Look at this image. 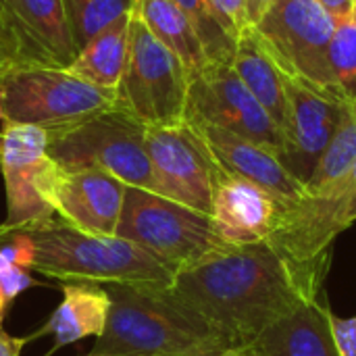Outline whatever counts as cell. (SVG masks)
<instances>
[{"mask_svg": "<svg viewBox=\"0 0 356 356\" xmlns=\"http://www.w3.org/2000/svg\"><path fill=\"white\" fill-rule=\"evenodd\" d=\"M332 254L296 261L269 242L232 246L179 271L171 290L234 348L323 296Z\"/></svg>", "mask_w": 356, "mask_h": 356, "instance_id": "obj_1", "label": "cell"}, {"mask_svg": "<svg viewBox=\"0 0 356 356\" xmlns=\"http://www.w3.org/2000/svg\"><path fill=\"white\" fill-rule=\"evenodd\" d=\"M111 311L88 356H219L234 348L171 286L108 284Z\"/></svg>", "mask_w": 356, "mask_h": 356, "instance_id": "obj_2", "label": "cell"}, {"mask_svg": "<svg viewBox=\"0 0 356 356\" xmlns=\"http://www.w3.org/2000/svg\"><path fill=\"white\" fill-rule=\"evenodd\" d=\"M25 232L33 244L31 271L71 284H163L173 286L175 271L140 246L119 238L81 232L52 219Z\"/></svg>", "mask_w": 356, "mask_h": 356, "instance_id": "obj_3", "label": "cell"}, {"mask_svg": "<svg viewBox=\"0 0 356 356\" xmlns=\"http://www.w3.org/2000/svg\"><path fill=\"white\" fill-rule=\"evenodd\" d=\"M115 236L140 246L173 269L175 275L232 248L219 236L213 217L161 194L129 186L125 188Z\"/></svg>", "mask_w": 356, "mask_h": 356, "instance_id": "obj_4", "label": "cell"}, {"mask_svg": "<svg viewBox=\"0 0 356 356\" xmlns=\"http://www.w3.org/2000/svg\"><path fill=\"white\" fill-rule=\"evenodd\" d=\"M48 156L65 171L98 169L129 188L156 192L146 125L119 106L48 131Z\"/></svg>", "mask_w": 356, "mask_h": 356, "instance_id": "obj_5", "label": "cell"}, {"mask_svg": "<svg viewBox=\"0 0 356 356\" xmlns=\"http://www.w3.org/2000/svg\"><path fill=\"white\" fill-rule=\"evenodd\" d=\"M2 113L8 123L56 131L117 106V92L77 79L58 67H10L0 75Z\"/></svg>", "mask_w": 356, "mask_h": 356, "instance_id": "obj_6", "label": "cell"}, {"mask_svg": "<svg viewBox=\"0 0 356 356\" xmlns=\"http://www.w3.org/2000/svg\"><path fill=\"white\" fill-rule=\"evenodd\" d=\"M115 92L117 106L146 127L186 123L190 73L134 15L129 19L127 60Z\"/></svg>", "mask_w": 356, "mask_h": 356, "instance_id": "obj_7", "label": "cell"}, {"mask_svg": "<svg viewBox=\"0 0 356 356\" xmlns=\"http://www.w3.org/2000/svg\"><path fill=\"white\" fill-rule=\"evenodd\" d=\"M336 25L338 21L317 0H282L254 31L284 73L342 96L327 60Z\"/></svg>", "mask_w": 356, "mask_h": 356, "instance_id": "obj_8", "label": "cell"}, {"mask_svg": "<svg viewBox=\"0 0 356 356\" xmlns=\"http://www.w3.org/2000/svg\"><path fill=\"white\" fill-rule=\"evenodd\" d=\"M0 134V171L6 188V219L0 232L56 219L48 196L58 165L48 156V131L38 125L4 121Z\"/></svg>", "mask_w": 356, "mask_h": 356, "instance_id": "obj_9", "label": "cell"}, {"mask_svg": "<svg viewBox=\"0 0 356 356\" xmlns=\"http://www.w3.org/2000/svg\"><path fill=\"white\" fill-rule=\"evenodd\" d=\"M186 121L227 129L273 150L282 161H286V134L248 92L232 69V63H211L207 69L190 77Z\"/></svg>", "mask_w": 356, "mask_h": 356, "instance_id": "obj_10", "label": "cell"}, {"mask_svg": "<svg viewBox=\"0 0 356 356\" xmlns=\"http://www.w3.org/2000/svg\"><path fill=\"white\" fill-rule=\"evenodd\" d=\"M146 150L154 173V194L211 217L221 165L200 134L190 123L146 127Z\"/></svg>", "mask_w": 356, "mask_h": 356, "instance_id": "obj_11", "label": "cell"}, {"mask_svg": "<svg viewBox=\"0 0 356 356\" xmlns=\"http://www.w3.org/2000/svg\"><path fill=\"white\" fill-rule=\"evenodd\" d=\"M356 221V163L332 188L286 207L269 244L296 261L332 254L334 240Z\"/></svg>", "mask_w": 356, "mask_h": 356, "instance_id": "obj_12", "label": "cell"}, {"mask_svg": "<svg viewBox=\"0 0 356 356\" xmlns=\"http://www.w3.org/2000/svg\"><path fill=\"white\" fill-rule=\"evenodd\" d=\"M284 90L288 100V154L284 163L307 184L340 125L344 106L353 100H344L288 73H284Z\"/></svg>", "mask_w": 356, "mask_h": 356, "instance_id": "obj_13", "label": "cell"}, {"mask_svg": "<svg viewBox=\"0 0 356 356\" xmlns=\"http://www.w3.org/2000/svg\"><path fill=\"white\" fill-rule=\"evenodd\" d=\"M0 27L10 44L15 67L67 69L79 54L63 0H4Z\"/></svg>", "mask_w": 356, "mask_h": 356, "instance_id": "obj_14", "label": "cell"}, {"mask_svg": "<svg viewBox=\"0 0 356 356\" xmlns=\"http://www.w3.org/2000/svg\"><path fill=\"white\" fill-rule=\"evenodd\" d=\"M125 184L98 169L65 171L58 167L50 186V207L65 223L100 236H115Z\"/></svg>", "mask_w": 356, "mask_h": 356, "instance_id": "obj_15", "label": "cell"}, {"mask_svg": "<svg viewBox=\"0 0 356 356\" xmlns=\"http://www.w3.org/2000/svg\"><path fill=\"white\" fill-rule=\"evenodd\" d=\"M288 204L265 188L232 175L221 167L211 217L227 244L248 246L273 238Z\"/></svg>", "mask_w": 356, "mask_h": 356, "instance_id": "obj_16", "label": "cell"}, {"mask_svg": "<svg viewBox=\"0 0 356 356\" xmlns=\"http://www.w3.org/2000/svg\"><path fill=\"white\" fill-rule=\"evenodd\" d=\"M190 123L200 134L215 161L227 173L265 188L284 202H296L307 196L305 184L284 165V161L273 150L209 123Z\"/></svg>", "mask_w": 356, "mask_h": 356, "instance_id": "obj_17", "label": "cell"}, {"mask_svg": "<svg viewBox=\"0 0 356 356\" xmlns=\"http://www.w3.org/2000/svg\"><path fill=\"white\" fill-rule=\"evenodd\" d=\"M327 315V300L319 296L267 327L244 348L254 356H340Z\"/></svg>", "mask_w": 356, "mask_h": 356, "instance_id": "obj_18", "label": "cell"}, {"mask_svg": "<svg viewBox=\"0 0 356 356\" xmlns=\"http://www.w3.org/2000/svg\"><path fill=\"white\" fill-rule=\"evenodd\" d=\"M232 69L238 73V77L248 88V92L261 102V106L271 115V119L286 134L288 100L284 90V71L280 69V65L263 44L254 27L246 29L236 40Z\"/></svg>", "mask_w": 356, "mask_h": 356, "instance_id": "obj_19", "label": "cell"}, {"mask_svg": "<svg viewBox=\"0 0 356 356\" xmlns=\"http://www.w3.org/2000/svg\"><path fill=\"white\" fill-rule=\"evenodd\" d=\"M108 311L111 296L104 286L71 282L63 286V300L44 332L54 336L56 348L75 344L83 338H100L106 327Z\"/></svg>", "mask_w": 356, "mask_h": 356, "instance_id": "obj_20", "label": "cell"}, {"mask_svg": "<svg viewBox=\"0 0 356 356\" xmlns=\"http://www.w3.org/2000/svg\"><path fill=\"white\" fill-rule=\"evenodd\" d=\"M131 15L184 63L190 77L211 65L194 23L175 0H134Z\"/></svg>", "mask_w": 356, "mask_h": 356, "instance_id": "obj_21", "label": "cell"}, {"mask_svg": "<svg viewBox=\"0 0 356 356\" xmlns=\"http://www.w3.org/2000/svg\"><path fill=\"white\" fill-rule=\"evenodd\" d=\"M129 19L131 13L113 21L100 33H96L67 67L71 75L102 90H117L129 46Z\"/></svg>", "mask_w": 356, "mask_h": 356, "instance_id": "obj_22", "label": "cell"}, {"mask_svg": "<svg viewBox=\"0 0 356 356\" xmlns=\"http://www.w3.org/2000/svg\"><path fill=\"white\" fill-rule=\"evenodd\" d=\"M356 163V102L344 106L340 125L330 140L325 152L321 154L317 167L305 184L307 196L321 194L323 190L338 184Z\"/></svg>", "mask_w": 356, "mask_h": 356, "instance_id": "obj_23", "label": "cell"}, {"mask_svg": "<svg viewBox=\"0 0 356 356\" xmlns=\"http://www.w3.org/2000/svg\"><path fill=\"white\" fill-rule=\"evenodd\" d=\"M134 0H63L65 17L77 50L113 21L131 13Z\"/></svg>", "mask_w": 356, "mask_h": 356, "instance_id": "obj_24", "label": "cell"}, {"mask_svg": "<svg viewBox=\"0 0 356 356\" xmlns=\"http://www.w3.org/2000/svg\"><path fill=\"white\" fill-rule=\"evenodd\" d=\"M327 60L334 81L346 100H356V21H338L327 48Z\"/></svg>", "mask_w": 356, "mask_h": 356, "instance_id": "obj_25", "label": "cell"}, {"mask_svg": "<svg viewBox=\"0 0 356 356\" xmlns=\"http://www.w3.org/2000/svg\"><path fill=\"white\" fill-rule=\"evenodd\" d=\"M175 4L194 23V27L202 40V46L207 50L209 60L211 63H232L236 42L215 21V17L209 10L207 0H175Z\"/></svg>", "mask_w": 356, "mask_h": 356, "instance_id": "obj_26", "label": "cell"}, {"mask_svg": "<svg viewBox=\"0 0 356 356\" xmlns=\"http://www.w3.org/2000/svg\"><path fill=\"white\" fill-rule=\"evenodd\" d=\"M31 286H35V280L29 275V271L15 267L0 254V325L15 298L21 296Z\"/></svg>", "mask_w": 356, "mask_h": 356, "instance_id": "obj_27", "label": "cell"}, {"mask_svg": "<svg viewBox=\"0 0 356 356\" xmlns=\"http://www.w3.org/2000/svg\"><path fill=\"white\" fill-rule=\"evenodd\" d=\"M207 4L215 21L234 42L246 29H250L246 17V0H207Z\"/></svg>", "mask_w": 356, "mask_h": 356, "instance_id": "obj_28", "label": "cell"}, {"mask_svg": "<svg viewBox=\"0 0 356 356\" xmlns=\"http://www.w3.org/2000/svg\"><path fill=\"white\" fill-rule=\"evenodd\" d=\"M330 330L340 356H356V315L338 317L330 311Z\"/></svg>", "mask_w": 356, "mask_h": 356, "instance_id": "obj_29", "label": "cell"}, {"mask_svg": "<svg viewBox=\"0 0 356 356\" xmlns=\"http://www.w3.org/2000/svg\"><path fill=\"white\" fill-rule=\"evenodd\" d=\"M282 0H246V17L248 25L254 27L271 8H275Z\"/></svg>", "mask_w": 356, "mask_h": 356, "instance_id": "obj_30", "label": "cell"}, {"mask_svg": "<svg viewBox=\"0 0 356 356\" xmlns=\"http://www.w3.org/2000/svg\"><path fill=\"white\" fill-rule=\"evenodd\" d=\"M25 342V338H13L0 325V356H21Z\"/></svg>", "mask_w": 356, "mask_h": 356, "instance_id": "obj_31", "label": "cell"}, {"mask_svg": "<svg viewBox=\"0 0 356 356\" xmlns=\"http://www.w3.org/2000/svg\"><path fill=\"white\" fill-rule=\"evenodd\" d=\"M336 21H342L350 17L353 13V0H317Z\"/></svg>", "mask_w": 356, "mask_h": 356, "instance_id": "obj_32", "label": "cell"}, {"mask_svg": "<svg viewBox=\"0 0 356 356\" xmlns=\"http://www.w3.org/2000/svg\"><path fill=\"white\" fill-rule=\"evenodd\" d=\"M10 67H15V56H13V50H10V44L0 27V75L4 71H8Z\"/></svg>", "mask_w": 356, "mask_h": 356, "instance_id": "obj_33", "label": "cell"}, {"mask_svg": "<svg viewBox=\"0 0 356 356\" xmlns=\"http://www.w3.org/2000/svg\"><path fill=\"white\" fill-rule=\"evenodd\" d=\"M4 119V113H2V90H0V121Z\"/></svg>", "mask_w": 356, "mask_h": 356, "instance_id": "obj_34", "label": "cell"}, {"mask_svg": "<svg viewBox=\"0 0 356 356\" xmlns=\"http://www.w3.org/2000/svg\"><path fill=\"white\" fill-rule=\"evenodd\" d=\"M350 17H353V19H355V21H356V0H355V2H353V13H350Z\"/></svg>", "mask_w": 356, "mask_h": 356, "instance_id": "obj_35", "label": "cell"}, {"mask_svg": "<svg viewBox=\"0 0 356 356\" xmlns=\"http://www.w3.org/2000/svg\"><path fill=\"white\" fill-rule=\"evenodd\" d=\"M242 350H244V356H254L250 350H248V348H242Z\"/></svg>", "mask_w": 356, "mask_h": 356, "instance_id": "obj_36", "label": "cell"}, {"mask_svg": "<svg viewBox=\"0 0 356 356\" xmlns=\"http://www.w3.org/2000/svg\"><path fill=\"white\" fill-rule=\"evenodd\" d=\"M2 8H4V0H0V15H2Z\"/></svg>", "mask_w": 356, "mask_h": 356, "instance_id": "obj_37", "label": "cell"}, {"mask_svg": "<svg viewBox=\"0 0 356 356\" xmlns=\"http://www.w3.org/2000/svg\"><path fill=\"white\" fill-rule=\"evenodd\" d=\"M0 148H2V134H0Z\"/></svg>", "mask_w": 356, "mask_h": 356, "instance_id": "obj_38", "label": "cell"}, {"mask_svg": "<svg viewBox=\"0 0 356 356\" xmlns=\"http://www.w3.org/2000/svg\"><path fill=\"white\" fill-rule=\"evenodd\" d=\"M353 2H355V0H353Z\"/></svg>", "mask_w": 356, "mask_h": 356, "instance_id": "obj_39", "label": "cell"}, {"mask_svg": "<svg viewBox=\"0 0 356 356\" xmlns=\"http://www.w3.org/2000/svg\"><path fill=\"white\" fill-rule=\"evenodd\" d=\"M355 102H356V100H355Z\"/></svg>", "mask_w": 356, "mask_h": 356, "instance_id": "obj_40", "label": "cell"}]
</instances>
